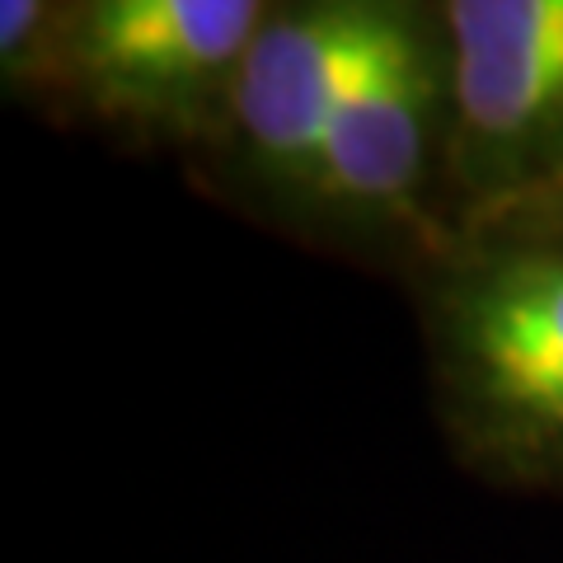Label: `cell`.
Instances as JSON below:
<instances>
[{"label": "cell", "instance_id": "5", "mask_svg": "<svg viewBox=\"0 0 563 563\" xmlns=\"http://www.w3.org/2000/svg\"><path fill=\"white\" fill-rule=\"evenodd\" d=\"M66 0H5L0 5V95L33 113L57 62Z\"/></svg>", "mask_w": 563, "mask_h": 563}, {"label": "cell", "instance_id": "1", "mask_svg": "<svg viewBox=\"0 0 563 563\" xmlns=\"http://www.w3.org/2000/svg\"><path fill=\"white\" fill-rule=\"evenodd\" d=\"M184 174L258 231L404 287L455 231L442 0H273Z\"/></svg>", "mask_w": 563, "mask_h": 563}, {"label": "cell", "instance_id": "6", "mask_svg": "<svg viewBox=\"0 0 563 563\" xmlns=\"http://www.w3.org/2000/svg\"><path fill=\"white\" fill-rule=\"evenodd\" d=\"M550 202H563V188H559V192H550Z\"/></svg>", "mask_w": 563, "mask_h": 563}, {"label": "cell", "instance_id": "4", "mask_svg": "<svg viewBox=\"0 0 563 563\" xmlns=\"http://www.w3.org/2000/svg\"><path fill=\"white\" fill-rule=\"evenodd\" d=\"M451 221L563 188V0H442Z\"/></svg>", "mask_w": 563, "mask_h": 563}, {"label": "cell", "instance_id": "2", "mask_svg": "<svg viewBox=\"0 0 563 563\" xmlns=\"http://www.w3.org/2000/svg\"><path fill=\"white\" fill-rule=\"evenodd\" d=\"M404 296L455 465L563 503V202L461 221Z\"/></svg>", "mask_w": 563, "mask_h": 563}, {"label": "cell", "instance_id": "3", "mask_svg": "<svg viewBox=\"0 0 563 563\" xmlns=\"http://www.w3.org/2000/svg\"><path fill=\"white\" fill-rule=\"evenodd\" d=\"M273 0H66L33 113L192 165L231 113Z\"/></svg>", "mask_w": 563, "mask_h": 563}]
</instances>
